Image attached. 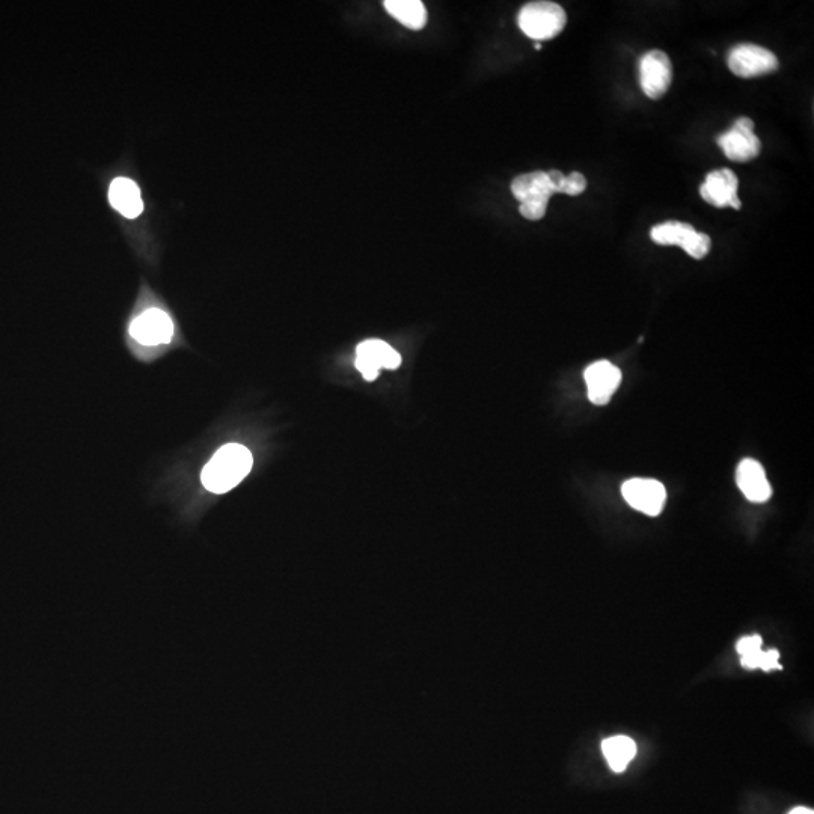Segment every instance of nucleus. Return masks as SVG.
I'll return each instance as SVG.
<instances>
[{"mask_svg": "<svg viewBox=\"0 0 814 814\" xmlns=\"http://www.w3.org/2000/svg\"><path fill=\"white\" fill-rule=\"evenodd\" d=\"M730 71L741 79H754L775 73L780 67L775 53L757 44H739L730 50L727 58Z\"/></svg>", "mask_w": 814, "mask_h": 814, "instance_id": "nucleus-5", "label": "nucleus"}, {"mask_svg": "<svg viewBox=\"0 0 814 814\" xmlns=\"http://www.w3.org/2000/svg\"><path fill=\"white\" fill-rule=\"evenodd\" d=\"M723 153L732 162L747 163L756 159L762 151V142L754 133V121L750 118H739L732 130L718 138Z\"/></svg>", "mask_w": 814, "mask_h": 814, "instance_id": "nucleus-6", "label": "nucleus"}, {"mask_svg": "<svg viewBox=\"0 0 814 814\" xmlns=\"http://www.w3.org/2000/svg\"><path fill=\"white\" fill-rule=\"evenodd\" d=\"M587 189V180L581 172H572L570 175H564L563 184H561L560 193H566L569 196L581 195Z\"/></svg>", "mask_w": 814, "mask_h": 814, "instance_id": "nucleus-18", "label": "nucleus"}, {"mask_svg": "<svg viewBox=\"0 0 814 814\" xmlns=\"http://www.w3.org/2000/svg\"><path fill=\"white\" fill-rule=\"evenodd\" d=\"M512 193L521 202L519 212L528 221H540L545 218L549 199L555 195L548 172L543 171L516 177L512 183Z\"/></svg>", "mask_w": 814, "mask_h": 814, "instance_id": "nucleus-3", "label": "nucleus"}, {"mask_svg": "<svg viewBox=\"0 0 814 814\" xmlns=\"http://www.w3.org/2000/svg\"><path fill=\"white\" fill-rule=\"evenodd\" d=\"M109 199H111L112 207L129 219L138 218L144 210L141 190H139L138 184L130 178L120 177L112 181Z\"/></svg>", "mask_w": 814, "mask_h": 814, "instance_id": "nucleus-15", "label": "nucleus"}, {"mask_svg": "<svg viewBox=\"0 0 814 814\" xmlns=\"http://www.w3.org/2000/svg\"><path fill=\"white\" fill-rule=\"evenodd\" d=\"M738 189V175L732 169L723 168L707 174L706 180L700 186V195L704 201L718 209L732 207L741 210L742 202L738 196Z\"/></svg>", "mask_w": 814, "mask_h": 814, "instance_id": "nucleus-9", "label": "nucleus"}, {"mask_svg": "<svg viewBox=\"0 0 814 814\" xmlns=\"http://www.w3.org/2000/svg\"><path fill=\"white\" fill-rule=\"evenodd\" d=\"M736 483L751 502H766L772 496V487L765 469L753 459L742 460L736 469Z\"/></svg>", "mask_w": 814, "mask_h": 814, "instance_id": "nucleus-13", "label": "nucleus"}, {"mask_svg": "<svg viewBox=\"0 0 814 814\" xmlns=\"http://www.w3.org/2000/svg\"><path fill=\"white\" fill-rule=\"evenodd\" d=\"M762 646L763 640L760 635H751V637L739 640V643L736 644V652L741 655L742 667L747 670H757V668L763 671L783 670L778 650L763 652Z\"/></svg>", "mask_w": 814, "mask_h": 814, "instance_id": "nucleus-14", "label": "nucleus"}, {"mask_svg": "<svg viewBox=\"0 0 814 814\" xmlns=\"http://www.w3.org/2000/svg\"><path fill=\"white\" fill-rule=\"evenodd\" d=\"M401 356L385 341L368 340L359 344L356 350V368L368 382L379 376L380 370H395L400 367Z\"/></svg>", "mask_w": 814, "mask_h": 814, "instance_id": "nucleus-10", "label": "nucleus"}, {"mask_svg": "<svg viewBox=\"0 0 814 814\" xmlns=\"http://www.w3.org/2000/svg\"><path fill=\"white\" fill-rule=\"evenodd\" d=\"M252 465L254 459L248 448L239 444L225 445L202 471V484L209 492L218 495L230 492L251 472Z\"/></svg>", "mask_w": 814, "mask_h": 814, "instance_id": "nucleus-1", "label": "nucleus"}, {"mask_svg": "<svg viewBox=\"0 0 814 814\" xmlns=\"http://www.w3.org/2000/svg\"><path fill=\"white\" fill-rule=\"evenodd\" d=\"M588 398L596 406H605L622 383V371L609 361H597L585 370Z\"/></svg>", "mask_w": 814, "mask_h": 814, "instance_id": "nucleus-11", "label": "nucleus"}, {"mask_svg": "<svg viewBox=\"0 0 814 814\" xmlns=\"http://www.w3.org/2000/svg\"><path fill=\"white\" fill-rule=\"evenodd\" d=\"M789 814H814V811L810 810V808L798 807L795 808V810L790 811Z\"/></svg>", "mask_w": 814, "mask_h": 814, "instance_id": "nucleus-19", "label": "nucleus"}, {"mask_svg": "<svg viewBox=\"0 0 814 814\" xmlns=\"http://www.w3.org/2000/svg\"><path fill=\"white\" fill-rule=\"evenodd\" d=\"M383 7L407 29L421 31L427 25V10L420 0H386Z\"/></svg>", "mask_w": 814, "mask_h": 814, "instance_id": "nucleus-16", "label": "nucleus"}, {"mask_svg": "<svg viewBox=\"0 0 814 814\" xmlns=\"http://www.w3.org/2000/svg\"><path fill=\"white\" fill-rule=\"evenodd\" d=\"M640 85L644 94L652 100H659L667 94L673 82V65L667 53L661 50L647 52L640 59Z\"/></svg>", "mask_w": 814, "mask_h": 814, "instance_id": "nucleus-8", "label": "nucleus"}, {"mask_svg": "<svg viewBox=\"0 0 814 814\" xmlns=\"http://www.w3.org/2000/svg\"><path fill=\"white\" fill-rule=\"evenodd\" d=\"M602 753L614 772H623L637 754V744L628 736H613L602 742Z\"/></svg>", "mask_w": 814, "mask_h": 814, "instance_id": "nucleus-17", "label": "nucleus"}, {"mask_svg": "<svg viewBox=\"0 0 814 814\" xmlns=\"http://www.w3.org/2000/svg\"><path fill=\"white\" fill-rule=\"evenodd\" d=\"M518 25L533 40H552L566 28L567 14L555 2H531L519 11Z\"/></svg>", "mask_w": 814, "mask_h": 814, "instance_id": "nucleus-2", "label": "nucleus"}, {"mask_svg": "<svg viewBox=\"0 0 814 814\" xmlns=\"http://www.w3.org/2000/svg\"><path fill=\"white\" fill-rule=\"evenodd\" d=\"M534 47H536V50H540V49H542V44L536 43V44H534Z\"/></svg>", "mask_w": 814, "mask_h": 814, "instance_id": "nucleus-20", "label": "nucleus"}, {"mask_svg": "<svg viewBox=\"0 0 814 814\" xmlns=\"http://www.w3.org/2000/svg\"><path fill=\"white\" fill-rule=\"evenodd\" d=\"M650 239L661 246H680L689 257L701 260L712 248L709 236L698 233L692 225L685 222H665L656 225L650 231Z\"/></svg>", "mask_w": 814, "mask_h": 814, "instance_id": "nucleus-4", "label": "nucleus"}, {"mask_svg": "<svg viewBox=\"0 0 814 814\" xmlns=\"http://www.w3.org/2000/svg\"><path fill=\"white\" fill-rule=\"evenodd\" d=\"M625 501L647 516L661 515L667 502V490L661 481L653 478H631L622 486Z\"/></svg>", "mask_w": 814, "mask_h": 814, "instance_id": "nucleus-7", "label": "nucleus"}, {"mask_svg": "<svg viewBox=\"0 0 814 814\" xmlns=\"http://www.w3.org/2000/svg\"><path fill=\"white\" fill-rule=\"evenodd\" d=\"M130 335L144 346L168 344L174 335V323L165 311L151 308L133 320Z\"/></svg>", "mask_w": 814, "mask_h": 814, "instance_id": "nucleus-12", "label": "nucleus"}]
</instances>
